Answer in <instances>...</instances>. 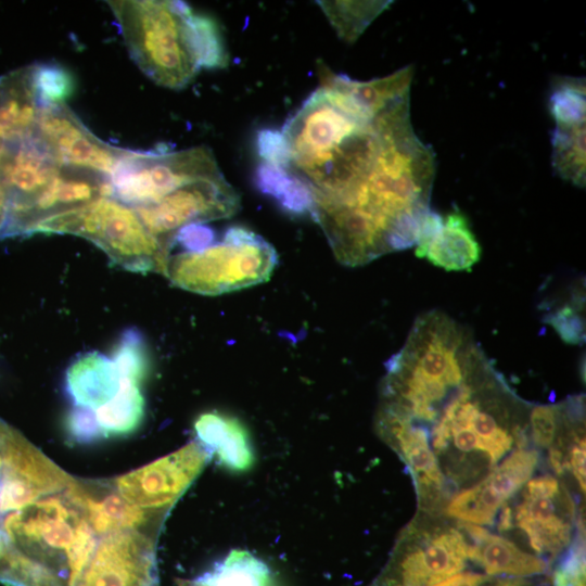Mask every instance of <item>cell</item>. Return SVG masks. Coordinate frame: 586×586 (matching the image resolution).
<instances>
[{
    "label": "cell",
    "mask_w": 586,
    "mask_h": 586,
    "mask_svg": "<svg viewBox=\"0 0 586 586\" xmlns=\"http://www.w3.org/2000/svg\"><path fill=\"white\" fill-rule=\"evenodd\" d=\"M256 187L273 198L288 213L295 215L313 212V195L308 186L282 168L263 163L255 173Z\"/></svg>",
    "instance_id": "17"
},
{
    "label": "cell",
    "mask_w": 586,
    "mask_h": 586,
    "mask_svg": "<svg viewBox=\"0 0 586 586\" xmlns=\"http://www.w3.org/2000/svg\"><path fill=\"white\" fill-rule=\"evenodd\" d=\"M258 155L272 166L289 169V152L286 141L281 131L263 129L256 137Z\"/></svg>",
    "instance_id": "29"
},
{
    "label": "cell",
    "mask_w": 586,
    "mask_h": 586,
    "mask_svg": "<svg viewBox=\"0 0 586 586\" xmlns=\"http://www.w3.org/2000/svg\"><path fill=\"white\" fill-rule=\"evenodd\" d=\"M127 50L154 82L184 88L200 71L191 42L187 12L180 1H109Z\"/></svg>",
    "instance_id": "2"
},
{
    "label": "cell",
    "mask_w": 586,
    "mask_h": 586,
    "mask_svg": "<svg viewBox=\"0 0 586 586\" xmlns=\"http://www.w3.org/2000/svg\"><path fill=\"white\" fill-rule=\"evenodd\" d=\"M220 171L205 145L181 151L126 150L109 177L112 196L130 206L155 203L179 187Z\"/></svg>",
    "instance_id": "5"
},
{
    "label": "cell",
    "mask_w": 586,
    "mask_h": 586,
    "mask_svg": "<svg viewBox=\"0 0 586 586\" xmlns=\"http://www.w3.org/2000/svg\"><path fill=\"white\" fill-rule=\"evenodd\" d=\"M505 501L484 479L454 496L447 507V513L467 523L492 525Z\"/></svg>",
    "instance_id": "20"
},
{
    "label": "cell",
    "mask_w": 586,
    "mask_h": 586,
    "mask_svg": "<svg viewBox=\"0 0 586 586\" xmlns=\"http://www.w3.org/2000/svg\"><path fill=\"white\" fill-rule=\"evenodd\" d=\"M571 468L581 488L585 492V440L577 437L575 444L571 447L569 459Z\"/></svg>",
    "instance_id": "31"
},
{
    "label": "cell",
    "mask_w": 586,
    "mask_h": 586,
    "mask_svg": "<svg viewBox=\"0 0 586 586\" xmlns=\"http://www.w3.org/2000/svg\"><path fill=\"white\" fill-rule=\"evenodd\" d=\"M512 526V510L508 506H502V510L499 517L498 527L499 530H509Z\"/></svg>",
    "instance_id": "35"
},
{
    "label": "cell",
    "mask_w": 586,
    "mask_h": 586,
    "mask_svg": "<svg viewBox=\"0 0 586 586\" xmlns=\"http://www.w3.org/2000/svg\"><path fill=\"white\" fill-rule=\"evenodd\" d=\"M120 379L141 384L150 371L148 346L136 328L126 329L117 340L111 358Z\"/></svg>",
    "instance_id": "23"
},
{
    "label": "cell",
    "mask_w": 586,
    "mask_h": 586,
    "mask_svg": "<svg viewBox=\"0 0 586 586\" xmlns=\"http://www.w3.org/2000/svg\"><path fill=\"white\" fill-rule=\"evenodd\" d=\"M550 115L558 126L585 124L586 89L581 77H557L548 99Z\"/></svg>",
    "instance_id": "22"
},
{
    "label": "cell",
    "mask_w": 586,
    "mask_h": 586,
    "mask_svg": "<svg viewBox=\"0 0 586 586\" xmlns=\"http://www.w3.org/2000/svg\"><path fill=\"white\" fill-rule=\"evenodd\" d=\"M139 386L128 379H120L115 396L95 409L104 437L130 434L141 424L144 398Z\"/></svg>",
    "instance_id": "16"
},
{
    "label": "cell",
    "mask_w": 586,
    "mask_h": 586,
    "mask_svg": "<svg viewBox=\"0 0 586 586\" xmlns=\"http://www.w3.org/2000/svg\"><path fill=\"white\" fill-rule=\"evenodd\" d=\"M184 586H278L269 566L245 550H232Z\"/></svg>",
    "instance_id": "15"
},
{
    "label": "cell",
    "mask_w": 586,
    "mask_h": 586,
    "mask_svg": "<svg viewBox=\"0 0 586 586\" xmlns=\"http://www.w3.org/2000/svg\"><path fill=\"white\" fill-rule=\"evenodd\" d=\"M460 527L470 536V540L464 538L468 559L479 562L488 575L524 577L545 572L546 562L543 559L521 550L510 540L491 534L476 524L462 523Z\"/></svg>",
    "instance_id": "11"
},
{
    "label": "cell",
    "mask_w": 586,
    "mask_h": 586,
    "mask_svg": "<svg viewBox=\"0 0 586 586\" xmlns=\"http://www.w3.org/2000/svg\"><path fill=\"white\" fill-rule=\"evenodd\" d=\"M537 462L538 455L536 451L518 449L510 454L485 479L507 500L530 480Z\"/></svg>",
    "instance_id": "24"
},
{
    "label": "cell",
    "mask_w": 586,
    "mask_h": 586,
    "mask_svg": "<svg viewBox=\"0 0 586 586\" xmlns=\"http://www.w3.org/2000/svg\"><path fill=\"white\" fill-rule=\"evenodd\" d=\"M193 426L195 442L224 468L244 472L253 466L254 453L249 433L238 419L207 411L195 419Z\"/></svg>",
    "instance_id": "10"
},
{
    "label": "cell",
    "mask_w": 586,
    "mask_h": 586,
    "mask_svg": "<svg viewBox=\"0 0 586 586\" xmlns=\"http://www.w3.org/2000/svg\"><path fill=\"white\" fill-rule=\"evenodd\" d=\"M434 175V153L415 135L405 104L378 151L335 191L313 199L311 216L341 264L366 265L416 246L432 211Z\"/></svg>",
    "instance_id": "1"
},
{
    "label": "cell",
    "mask_w": 586,
    "mask_h": 586,
    "mask_svg": "<svg viewBox=\"0 0 586 586\" xmlns=\"http://www.w3.org/2000/svg\"><path fill=\"white\" fill-rule=\"evenodd\" d=\"M561 494V493H560ZM556 496L523 494L515 521L537 553H559L571 540V524L559 513Z\"/></svg>",
    "instance_id": "14"
},
{
    "label": "cell",
    "mask_w": 586,
    "mask_h": 586,
    "mask_svg": "<svg viewBox=\"0 0 586 586\" xmlns=\"http://www.w3.org/2000/svg\"><path fill=\"white\" fill-rule=\"evenodd\" d=\"M277 265L273 246L259 234L232 226L221 242L168 255L163 275L193 293L218 295L266 281Z\"/></svg>",
    "instance_id": "4"
},
{
    "label": "cell",
    "mask_w": 586,
    "mask_h": 586,
    "mask_svg": "<svg viewBox=\"0 0 586 586\" xmlns=\"http://www.w3.org/2000/svg\"><path fill=\"white\" fill-rule=\"evenodd\" d=\"M33 78L40 106L64 105L75 92L73 74L56 63L33 64Z\"/></svg>",
    "instance_id": "25"
},
{
    "label": "cell",
    "mask_w": 586,
    "mask_h": 586,
    "mask_svg": "<svg viewBox=\"0 0 586 586\" xmlns=\"http://www.w3.org/2000/svg\"><path fill=\"white\" fill-rule=\"evenodd\" d=\"M120 378L111 358L99 352L77 356L65 372V391L74 406L98 409L118 391Z\"/></svg>",
    "instance_id": "12"
},
{
    "label": "cell",
    "mask_w": 586,
    "mask_h": 586,
    "mask_svg": "<svg viewBox=\"0 0 586 586\" xmlns=\"http://www.w3.org/2000/svg\"><path fill=\"white\" fill-rule=\"evenodd\" d=\"M215 239V232L204 224H189L180 228L173 238L171 245L178 243L187 252L201 251L211 244Z\"/></svg>",
    "instance_id": "30"
},
{
    "label": "cell",
    "mask_w": 586,
    "mask_h": 586,
    "mask_svg": "<svg viewBox=\"0 0 586 586\" xmlns=\"http://www.w3.org/2000/svg\"><path fill=\"white\" fill-rule=\"evenodd\" d=\"M190 37L194 54L201 68H222L228 64V53L218 24L211 16L187 12Z\"/></svg>",
    "instance_id": "21"
},
{
    "label": "cell",
    "mask_w": 586,
    "mask_h": 586,
    "mask_svg": "<svg viewBox=\"0 0 586 586\" xmlns=\"http://www.w3.org/2000/svg\"><path fill=\"white\" fill-rule=\"evenodd\" d=\"M584 297L582 291L574 292L571 303H565L551 311L544 318L545 322L550 324L558 335L566 344H582L585 342V319Z\"/></svg>",
    "instance_id": "26"
},
{
    "label": "cell",
    "mask_w": 586,
    "mask_h": 586,
    "mask_svg": "<svg viewBox=\"0 0 586 586\" xmlns=\"http://www.w3.org/2000/svg\"><path fill=\"white\" fill-rule=\"evenodd\" d=\"M551 144L556 173L577 187H585V124L555 125Z\"/></svg>",
    "instance_id": "18"
},
{
    "label": "cell",
    "mask_w": 586,
    "mask_h": 586,
    "mask_svg": "<svg viewBox=\"0 0 586 586\" xmlns=\"http://www.w3.org/2000/svg\"><path fill=\"white\" fill-rule=\"evenodd\" d=\"M209 459L193 441L173 454L113 479V482L128 502L145 509L170 511Z\"/></svg>",
    "instance_id": "7"
},
{
    "label": "cell",
    "mask_w": 586,
    "mask_h": 586,
    "mask_svg": "<svg viewBox=\"0 0 586 586\" xmlns=\"http://www.w3.org/2000/svg\"><path fill=\"white\" fill-rule=\"evenodd\" d=\"M339 36L355 41L391 1H320L318 2Z\"/></svg>",
    "instance_id": "19"
},
{
    "label": "cell",
    "mask_w": 586,
    "mask_h": 586,
    "mask_svg": "<svg viewBox=\"0 0 586 586\" xmlns=\"http://www.w3.org/2000/svg\"><path fill=\"white\" fill-rule=\"evenodd\" d=\"M487 579L483 574L460 572L433 586H481Z\"/></svg>",
    "instance_id": "32"
},
{
    "label": "cell",
    "mask_w": 586,
    "mask_h": 586,
    "mask_svg": "<svg viewBox=\"0 0 586 586\" xmlns=\"http://www.w3.org/2000/svg\"><path fill=\"white\" fill-rule=\"evenodd\" d=\"M549 462L558 474H562L565 468H569L568 460L563 453L556 446H550Z\"/></svg>",
    "instance_id": "34"
},
{
    "label": "cell",
    "mask_w": 586,
    "mask_h": 586,
    "mask_svg": "<svg viewBox=\"0 0 586 586\" xmlns=\"http://www.w3.org/2000/svg\"><path fill=\"white\" fill-rule=\"evenodd\" d=\"M64 428L68 437L79 444H89L104 437L95 412L87 407L74 406L68 410Z\"/></svg>",
    "instance_id": "27"
},
{
    "label": "cell",
    "mask_w": 586,
    "mask_h": 586,
    "mask_svg": "<svg viewBox=\"0 0 586 586\" xmlns=\"http://www.w3.org/2000/svg\"><path fill=\"white\" fill-rule=\"evenodd\" d=\"M239 207V194L219 171L186 183L155 203L132 208L146 230L169 251L174 235L183 226L229 218Z\"/></svg>",
    "instance_id": "6"
},
{
    "label": "cell",
    "mask_w": 586,
    "mask_h": 586,
    "mask_svg": "<svg viewBox=\"0 0 586 586\" xmlns=\"http://www.w3.org/2000/svg\"><path fill=\"white\" fill-rule=\"evenodd\" d=\"M560 420V408L550 405H538L530 415L533 441L543 448L550 447L556 438Z\"/></svg>",
    "instance_id": "28"
},
{
    "label": "cell",
    "mask_w": 586,
    "mask_h": 586,
    "mask_svg": "<svg viewBox=\"0 0 586 586\" xmlns=\"http://www.w3.org/2000/svg\"><path fill=\"white\" fill-rule=\"evenodd\" d=\"M36 133L61 166L105 177L126 152L99 139L65 104L40 106Z\"/></svg>",
    "instance_id": "8"
},
{
    "label": "cell",
    "mask_w": 586,
    "mask_h": 586,
    "mask_svg": "<svg viewBox=\"0 0 586 586\" xmlns=\"http://www.w3.org/2000/svg\"><path fill=\"white\" fill-rule=\"evenodd\" d=\"M468 559L463 534L449 528L406 552L399 560L400 586H433L460 573ZM394 582V581H393Z\"/></svg>",
    "instance_id": "9"
},
{
    "label": "cell",
    "mask_w": 586,
    "mask_h": 586,
    "mask_svg": "<svg viewBox=\"0 0 586 586\" xmlns=\"http://www.w3.org/2000/svg\"><path fill=\"white\" fill-rule=\"evenodd\" d=\"M553 586H585V578L555 570L552 576Z\"/></svg>",
    "instance_id": "33"
},
{
    "label": "cell",
    "mask_w": 586,
    "mask_h": 586,
    "mask_svg": "<svg viewBox=\"0 0 586 586\" xmlns=\"http://www.w3.org/2000/svg\"><path fill=\"white\" fill-rule=\"evenodd\" d=\"M34 233L81 237L103 250L116 265L141 273H162L169 255L135 209L113 196L47 216L33 227Z\"/></svg>",
    "instance_id": "3"
},
{
    "label": "cell",
    "mask_w": 586,
    "mask_h": 586,
    "mask_svg": "<svg viewBox=\"0 0 586 586\" xmlns=\"http://www.w3.org/2000/svg\"><path fill=\"white\" fill-rule=\"evenodd\" d=\"M415 253L447 271H461L470 270L480 260L481 246L467 217L456 209L443 218L433 238Z\"/></svg>",
    "instance_id": "13"
}]
</instances>
